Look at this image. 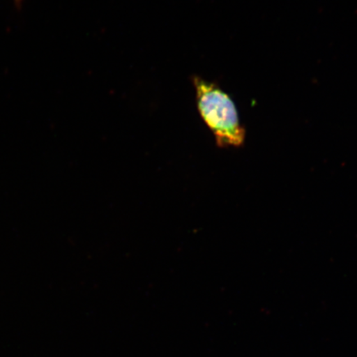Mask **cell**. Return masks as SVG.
I'll return each instance as SVG.
<instances>
[{
    "instance_id": "cell-1",
    "label": "cell",
    "mask_w": 357,
    "mask_h": 357,
    "mask_svg": "<svg viewBox=\"0 0 357 357\" xmlns=\"http://www.w3.org/2000/svg\"><path fill=\"white\" fill-rule=\"evenodd\" d=\"M196 100L201 117L215 136L220 146H239L245 130L231 98L215 84L199 77L193 78Z\"/></svg>"
},
{
    "instance_id": "cell-2",
    "label": "cell",
    "mask_w": 357,
    "mask_h": 357,
    "mask_svg": "<svg viewBox=\"0 0 357 357\" xmlns=\"http://www.w3.org/2000/svg\"><path fill=\"white\" fill-rule=\"evenodd\" d=\"M16 4L17 6H21V3H22V0H15Z\"/></svg>"
}]
</instances>
